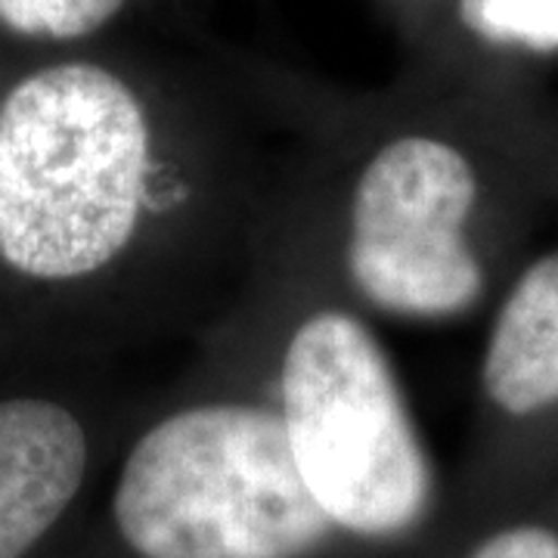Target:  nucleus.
Returning a JSON list of instances; mask_svg holds the SVG:
<instances>
[{"instance_id": "f257e3e1", "label": "nucleus", "mask_w": 558, "mask_h": 558, "mask_svg": "<svg viewBox=\"0 0 558 558\" xmlns=\"http://www.w3.org/2000/svg\"><path fill=\"white\" fill-rule=\"evenodd\" d=\"M146 168V112L119 75H28L0 106V258L38 279L100 270L134 236Z\"/></svg>"}, {"instance_id": "f03ea898", "label": "nucleus", "mask_w": 558, "mask_h": 558, "mask_svg": "<svg viewBox=\"0 0 558 558\" xmlns=\"http://www.w3.org/2000/svg\"><path fill=\"white\" fill-rule=\"evenodd\" d=\"M116 521L143 558H295L332 527L282 418L242 403L190 407L149 428L121 469Z\"/></svg>"}, {"instance_id": "7ed1b4c3", "label": "nucleus", "mask_w": 558, "mask_h": 558, "mask_svg": "<svg viewBox=\"0 0 558 558\" xmlns=\"http://www.w3.org/2000/svg\"><path fill=\"white\" fill-rule=\"evenodd\" d=\"M282 425L326 519L363 537L413 527L432 469L373 332L341 311L304 319L282 360Z\"/></svg>"}, {"instance_id": "20e7f679", "label": "nucleus", "mask_w": 558, "mask_h": 558, "mask_svg": "<svg viewBox=\"0 0 558 558\" xmlns=\"http://www.w3.org/2000/svg\"><path fill=\"white\" fill-rule=\"evenodd\" d=\"M478 196L469 159L432 137H400L357 180L348 264L379 307L450 317L481 295V267L462 227Z\"/></svg>"}, {"instance_id": "39448f33", "label": "nucleus", "mask_w": 558, "mask_h": 558, "mask_svg": "<svg viewBox=\"0 0 558 558\" xmlns=\"http://www.w3.org/2000/svg\"><path fill=\"white\" fill-rule=\"evenodd\" d=\"M87 469L81 422L50 400L0 403V558H22L69 509Z\"/></svg>"}, {"instance_id": "423d86ee", "label": "nucleus", "mask_w": 558, "mask_h": 558, "mask_svg": "<svg viewBox=\"0 0 558 558\" xmlns=\"http://www.w3.org/2000/svg\"><path fill=\"white\" fill-rule=\"evenodd\" d=\"M484 388L512 416L558 403V252L539 258L502 304L484 357Z\"/></svg>"}, {"instance_id": "0eeeda50", "label": "nucleus", "mask_w": 558, "mask_h": 558, "mask_svg": "<svg viewBox=\"0 0 558 558\" xmlns=\"http://www.w3.org/2000/svg\"><path fill=\"white\" fill-rule=\"evenodd\" d=\"M459 20L490 44L558 50V0H459Z\"/></svg>"}, {"instance_id": "6e6552de", "label": "nucleus", "mask_w": 558, "mask_h": 558, "mask_svg": "<svg viewBox=\"0 0 558 558\" xmlns=\"http://www.w3.org/2000/svg\"><path fill=\"white\" fill-rule=\"evenodd\" d=\"M124 7V0H0V22L20 35L84 38Z\"/></svg>"}, {"instance_id": "1a4fd4ad", "label": "nucleus", "mask_w": 558, "mask_h": 558, "mask_svg": "<svg viewBox=\"0 0 558 558\" xmlns=\"http://www.w3.org/2000/svg\"><path fill=\"white\" fill-rule=\"evenodd\" d=\"M472 558H558V537L546 527H515L487 539Z\"/></svg>"}]
</instances>
